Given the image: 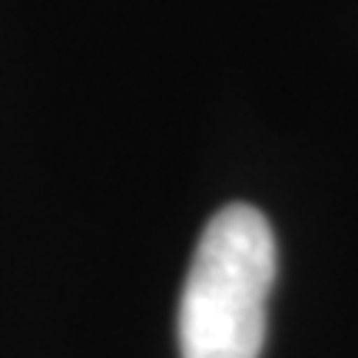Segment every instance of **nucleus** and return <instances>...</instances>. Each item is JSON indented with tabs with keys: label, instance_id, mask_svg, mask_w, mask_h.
<instances>
[{
	"label": "nucleus",
	"instance_id": "f257e3e1",
	"mask_svg": "<svg viewBox=\"0 0 358 358\" xmlns=\"http://www.w3.org/2000/svg\"><path fill=\"white\" fill-rule=\"evenodd\" d=\"M275 282V236L252 206H226L206 222L179 299L182 358H259Z\"/></svg>",
	"mask_w": 358,
	"mask_h": 358
}]
</instances>
